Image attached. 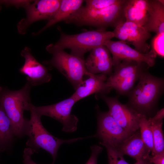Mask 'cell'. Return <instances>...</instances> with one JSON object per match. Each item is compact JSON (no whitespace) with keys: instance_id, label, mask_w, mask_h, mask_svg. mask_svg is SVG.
<instances>
[{"instance_id":"cell-1","label":"cell","mask_w":164,"mask_h":164,"mask_svg":"<svg viewBox=\"0 0 164 164\" xmlns=\"http://www.w3.org/2000/svg\"><path fill=\"white\" fill-rule=\"evenodd\" d=\"M31 86L27 82L21 89L11 91L4 87L0 91V103L12 124L15 137L26 135L29 120L24 116L32 105L30 95Z\"/></svg>"},{"instance_id":"cell-2","label":"cell","mask_w":164,"mask_h":164,"mask_svg":"<svg viewBox=\"0 0 164 164\" xmlns=\"http://www.w3.org/2000/svg\"><path fill=\"white\" fill-rule=\"evenodd\" d=\"M114 37L112 32L105 30L97 29L87 31L74 35H68L60 32V36L57 42L47 46L49 53L63 50L65 49L71 50V54L84 58L87 52L99 46L104 45L107 41Z\"/></svg>"},{"instance_id":"cell-3","label":"cell","mask_w":164,"mask_h":164,"mask_svg":"<svg viewBox=\"0 0 164 164\" xmlns=\"http://www.w3.org/2000/svg\"><path fill=\"white\" fill-rule=\"evenodd\" d=\"M126 0L100 10H93L82 6L64 22L80 26H91L98 29L105 30L109 27L115 28L126 21L124 8Z\"/></svg>"},{"instance_id":"cell-4","label":"cell","mask_w":164,"mask_h":164,"mask_svg":"<svg viewBox=\"0 0 164 164\" xmlns=\"http://www.w3.org/2000/svg\"><path fill=\"white\" fill-rule=\"evenodd\" d=\"M138 82L128 94L127 105L139 113L146 116L155 106L162 93L164 79L146 71Z\"/></svg>"},{"instance_id":"cell-5","label":"cell","mask_w":164,"mask_h":164,"mask_svg":"<svg viewBox=\"0 0 164 164\" xmlns=\"http://www.w3.org/2000/svg\"><path fill=\"white\" fill-rule=\"evenodd\" d=\"M32 105L29 111L30 117L26 134L29 138L26 142V146L30 148L34 153H38L40 149L48 152L52 156L53 161L52 164H54L57 155L58 149L62 144L70 143L88 138V137H86L63 140L56 137L44 127L41 121V117L33 110Z\"/></svg>"},{"instance_id":"cell-6","label":"cell","mask_w":164,"mask_h":164,"mask_svg":"<svg viewBox=\"0 0 164 164\" xmlns=\"http://www.w3.org/2000/svg\"><path fill=\"white\" fill-rule=\"evenodd\" d=\"M114 72L108 78L107 84L120 95L128 94L142 75L149 67L143 62L123 59L113 61Z\"/></svg>"},{"instance_id":"cell-7","label":"cell","mask_w":164,"mask_h":164,"mask_svg":"<svg viewBox=\"0 0 164 164\" xmlns=\"http://www.w3.org/2000/svg\"><path fill=\"white\" fill-rule=\"evenodd\" d=\"M52 58L43 63L56 68L71 83L75 90L83 81V77L87 71L85 60L64 50L55 51L52 53Z\"/></svg>"},{"instance_id":"cell-8","label":"cell","mask_w":164,"mask_h":164,"mask_svg":"<svg viewBox=\"0 0 164 164\" xmlns=\"http://www.w3.org/2000/svg\"><path fill=\"white\" fill-rule=\"evenodd\" d=\"M76 102L71 96L54 104L41 106L32 105V108L40 116H47L60 122L63 126V132H73L77 130L79 121L76 116L71 113L72 108Z\"/></svg>"},{"instance_id":"cell-9","label":"cell","mask_w":164,"mask_h":164,"mask_svg":"<svg viewBox=\"0 0 164 164\" xmlns=\"http://www.w3.org/2000/svg\"><path fill=\"white\" fill-rule=\"evenodd\" d=\"M98 95L107 105L108 111L114 120L129 135L139 129L140 114L121 103L116 97H109L104 94Z\"/></svg>"},{"instance_id":"cell-10","label":"cell","mask_w":164,"mask_h":164,"mask_svg":"<svg viewBox=\"0 0 164 164\" xmlns=\"http://www.w3.org/2000/svg\"><path fill=\"white\" fill-rule=\"evenodd\" d=\"M61 0H39L30 1L24 7L26 16L18 23L19 32L24 34L28 27L32 23L41 20L51 19L57 11Z\"/></svg>"},{"instance_id":"cell-11","label":"cell","mask_w":164,"mask_h":164,"mask_svg":"<svg viewBox=\"0 0 164 164\" xmlns=\"http://www.w3.org/2000/svg\"><path fill=\"white\" fill-rule=\"evenodd\" d=\"M97 118V131L92 136L100 139V142L117 148L130 136L116 122L109 111H98Z\"/></svg>"},{"instance_id":"cell-12","label":"cell","mask_w":164,"mask_h":164,"mask_svg":"<svg viewBox=\"0 0 164 164\" xmlns=\"http://www.w3.org/2000/svg\"><path fill=\"white\" fill-rule=\"evenodd\" d=\"M112 32L114 37L132 45L135 50L142 53H147L150 50L147 41L151 35L142 26L125 21L115 27Z\"/></svg>"},{"instance_id":"cell-13","label":"cell","mask_w":164,"mask_h":164,"mask_svg":"<svg viewBox=\"0 0 164 164\" xmlns=\"http://www.w3.org/2000/svg\"><path fill=\"white\" fill-rule=\"evenodd\" d=\"M104 45L112 54L113 61L126 59L143 62L149 67L154 65L156 55L151 49L147 53H143L131 47L122 41H106Z\"/></svg>"},{"instance_id":"cell-14","label":"cell","mask_w":164,"mask_h":164,"mask_svg":"<svg viewBox=\"0 0 164 164\" xmlns=\"http://www.w3.org/2000/svg\"><path fill=\"white\" fill-rule=\"evenodd\" d=\"M30 49L25 47L22 51L21 55L24 58L25 62L19 69L22 74L26 76L31 86H36L49 82L52 75L50 69L39 63L32 55Z\"/></svg>"},{"instance_id":"cell-15","label":"cell","mask_w":164,"mask_h":164,"mask_svg":"<svg viewBox=\"0 0 164 164\" xmlns=\"http://www.w3.org/2000/svg\"><path fill=\"white\" fill-rule=\"evenodd\" d=\"M85 60L86 70L89 73L110 76L113 73L112 58L109 50L104 45L98 46L90 51L89 55Z\"/></svg>"},{"instance_id":"cell-16","label":"cell","mask_w":164,"mask_h":164,"mask_svg":"<svg viewBox=\"0 0 164 164\" xmlns=\"http://www.w3.org/2000/svg\"><path fill=\"white\" fill-rule=\"evenodd\" d=\"M85 75L88 78L83 80L71 96L77 102L94 93L96 95L105 94L111 91L106 83L108 78L107 75L103 74H94L87 71Z\"/></svg>"},{"instance_id":"cell-17","label":"cell","mask_w":164,"mask_h":164,"mask_svg":"<svg viewBox=\"0 0 164 164\" xmlns=\"http://www.w3.org/2000/svg\"><path fill=\"white\" fill-rule=\"evenodd\" d=\"M116 148L123 155H128L136 161H142L150 156L151 151L142 141L138 130Z\"/></svg>"},{"instance_id":"cell-18","label":"cell","mask_w":164,"mask_h":164,"mask_svg":"<svg viewBox=\"0 0 164 164\" xmlns=\"http://www.w3.org/2000/svg\"><path fill=\"white\" fill-rule=\"evenodd\" d=\"M143 27L149 32L164 33V0H148L147 19Z\"/></svg>"},{"instance_id":"cell-19","label":"cell","mask_w":164,"mask_h":164,"mask_svg":"<svg viewBox=\"0 0 164 164\" xmlns=\"http://www.w3.org/2000/svg\"><path fill=\"white\" fill-rule=\"evenodd\" d=\"M148 0H126L124 8L126 21L143 27L147 19Z\"/></svg>"},{"instance_id":"cell-20","label":"cell","mask_w":164,"mask_h":164,"mask_svg":"<svg viewBox=\"0 0 164 164\" xmlns=\"http://www.w3.org/2000/svg\"><path fill=\"white\" fill-rule=\"evenodd\" d=\"M84 2L83 0H61L59 7L53 17L37 33L39 34L56 23L64 21L72 14L79 9Z\"/></svg>"},{"instance_id":"cell-21","label":"cell","mask_w":164,"mask_h":164,"mask_svg":"<svg viewBox=\"0 0 164 164\" xmlns=\"http://www.w3.org/2000/svg\"><path fill=\"white\" fill-rule=\"evenodd\" d=\"M11 121L0 103V152L12 148L15 137Z\"/></svg>"},{"instance_id":"cell-22","label":"cell","mask_w":164,"mask_h":164,"mask_svg":"<svg viewBox=\"0 0 164 164\" xmlns=\"http://www.w3.org/2000/svg\"><path fill=\"white\" fill-rule=\"evenodd\" d=\"M139 129L142 141L151 151L152 155L154 153V146L150 124L147 116L141 114L139 118Z\"/></svg>"},{"instance_id":"cell-23","label":"cell","mask_w":164,"mask_h":164,"mask_svg":"<svg viewBox=\"0 0 164 164\" xmlns=\"http://www.w3.org/2000/svg\"><path fill=\"white\" fill-rule=\"evenodd\" d=\"M148 120L150 124L153 135L154 146L153 155L164 153V139L162 128L163 120L151 121Z\"/></svg>"},{"instance_id":"cell-24","label":"cell","mask_w":164,"mask_h":164,"mask_svg":"<svg viewBox=\"0 0 164 164\" xmlns=\"http://www.w3.org/2000/svg\"><path fill=\"white\" fill-rule=\"evenodd\" d=\"M106 149L108 164H129L125 159L123 155L115 147L105 143H99Z\"/></svg>"},{"instance_id":"cell-25","label":"cell","mask_w":164,"mask_h":164,"mask_svg":"<svg viewBox=\"0 0 164 164\" xmlns=\"http://www.w3.org/2000/svg\"><path fill=\"white\" fill-rule=\"evenodd\" d=\"M121 0H84L86 8L93 10L103 9L119 3Z\"/></svg>"},{"instance_id":"cell-26","label":"cell","mask_w":164,"mask_h":164,"mask_svg":"<svg viewBox=\"0 0 164 164\" xmlns=\"http://www.w3.org/2000/svg\"><path fill=\"white\" fill-rule=\"evenodd\" d=\"M164 33L156 34L152 41V50L157 55L164 58Z\"/></svg>"},{"instance_id":"cell-27","label":"cell","mask_w":164,"mask_h":164,"mask_svg":"<svg viewBox=\"0 0 164 164\" xmlns=\"http://www.w3.org/2000/svg\"><path fill=\"white\" fill-rule=\"evenodd\" d=\"M91 154L85 164H97V159L98 155L103 150V148L97 145L91 146L90 147Z\"/></svg>"},{"instance_id":"cell-28","label":"cell","mask_w":164,"mask_h":164,"mask_svg":"<svg viewBox=\"0 0 164 164\" xmlns=\"http://www.w3.org/2000/svg\"><path fill=\"white\" fill-rule=\"evenodd\" d=\"M34 153L30 148L28 147L24 149L23 154L24 164H37L31 158V156Z\"/></svg>"},{"instance_id":"cell-29","label":"cell","mask_w":164,"mask_h":164,"mask_svg":"<svg viewBox=\"0 0 164 164\" xmlns=\"http://www.w3.org/2000/svg\"><path fill=\"white\" fill-rule=\"evenodd\" d=\"M149 160L153 164H164V153L156 154L150 156Z\"/></svg>"},{"instance_id":"cell-30","label":"cell","mask_w":164,"mask_h":164,"mask_svg":"<svg viewBox=\"0 0 164 164\" xmlns=\"http://www.w3.org/2000/svg\"><path fill=\"white\" fill-rule=\"evenodd\" d=\"M30 1H0L2 4L6 5H13L16 6H23L24 7Z\"/></svg>"},{"instance_id":"cell-31","label":"cell","mask_w":164,"mask_h":164,"mask_svg":"<svg viewBox=\"0 0 164 164\" xmlns=\"http://www.w3.org/2000/svg\"><path fill=\"white\" fill-rule=\"evenodd\" d=\"M164 117V109L162 108L157 111L155 115L148 119L151 121H158L163 120Z\"/></svg>"},{"instance_id":"cell-32","label":"cell","mask_w":164,"mask_h":164,"mask_svg":"<svg viewBox=\"0 0 164 164\" xmlns=\"http://www.w3.org/2000/svg\"><path fill=\"white\" fill-rule=\"evenodd\" d=\"M143 164H153L149 161V158L144 160L142 161Z\"/></svg>"},{"instance_id":"cell-33","label":"cell","mask_w":164,"mask_h":164,"mask_svg":"<svg viewBox=\"0 0 164 164\" xmlns=\"http://www.w3.org/2000/svg\"><path fill=\"white\" fill-rule=\"evenodd\" d=\"M135 164H143L142 161H136V162Z\"/></svg>"},{"instance_id":"cell-34","label":"cell","mask_w":164,"mask_h":164,"mask_svg":"<svg viewBox=\"0 0 164 164\" xmlns=\"http://www.w3.org/2000/svg\"><path fill=\"white\" fill-rule=\"evenodd\" d=\"M2 87L0 86V91L2 89Z\"/></svg>"},{"instance_id":"cell-35","label":"cell","mask_w":164,"mask_h":164,"mask_svg":"<svg viewBox=\"0 0 164 164\" xmlns=\"http://www.w3.org/2000/svg\"><path fill=\"white\" fill-rule=\"evenodd\" d=\"M1 153V152H0V153Z\"/></svg>"}]
</instances>
